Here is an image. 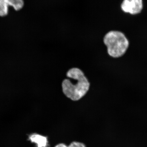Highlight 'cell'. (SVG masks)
Segmentation results:
<instances>
[{
    "instance_id": "obj_4",
    "label": "cell",
    "mask_w": 147,
    "mask_h": 147,
    "mask_svg": "<svg viewBox=\"0 0 147 147\" xmlns=\"http://www.w3.org/2000/svg\"><path fill=\"white\" fill-rule=\"evenodd\" d=\"M13 7L16 11L20 10L24 5L23 0H0V16H5L8 13V6Z\"/></svg>"
},
{
    "instance_id": "obj_6",
    "label": "cell",
    "mask_w": 147,
    "mask_h": 147,
    "mask_svg": "<svg viewBox=\"0 0 147 147\" xmlns=\"http://www.w3.org/2000/svg\"><path fill=\"white\" fill-rule=\"evenodd\" d=\"M55 147H86L85 145L82 142H74L71 143L68 146L65 144H59L56 145Z\"/></svg>"
},
{
    "instance_id": "obj_3",
    "label": "cell",
    "mask_w": 147,
    "mask_h": 147,
    "mask_svg": "<svg viewBox=\"0 0 147 147\" xmlns=\"http://www.w3.org/2000/svg\"><path fill=\"white\" fill-rule=\"evenodd\" d=\"M144 7L143 0H123L121 9L123 12L131 15L141 13Z\"/></svg>"
},
{
    "instance_id": "obj_1",
    "label": "cell",
    "mask_w": 147,
    "mask_h": 147,
    "mask_svg": "<svg viewBox=\"0 0 147 147\" xmlns=\"http://www.w3.org/2000/svg\"><path fill=\"white\" fill-rule=\"evenodd\" d=\"M67 79H64L62 88L66 97L72 101H78L87 94L90 84L84 72L77 67L70 69L67 72Z\"/></svg>"
},
{
    "instance_id": "obj_5",
    "label": "cell",
    "mask_w": 147,
    "mask_h": 147,
    "mask_svg": "<svg viewBox=\"0 0 147 147\" xmlns=\"http://www.w3.org/2000/svg\"><path fill=\"white\" fill-rule=\"evenodd\" d=\"M29 139L37 147H46L47 144V138L44 136L37 134H33L29 136Z\"/></svg>"
},
{
    "instance_id": "obj_2",
    "label": "cell",
    "mask_w": 147,
    "mask_h": 147,
    "mask_svg": "<svg viewBox=\"0 0 147 147\" xmlns=\"http://www.w3.org/2000/svg\"><path fill=\"white\" fill-rule=\"evenodd\" d=\"M103 42L107 48L108 55L116 59L124 55L129 46V40L125 34L118 30L110 31L105 34Z\"/></svg>"
}]
</instances>
